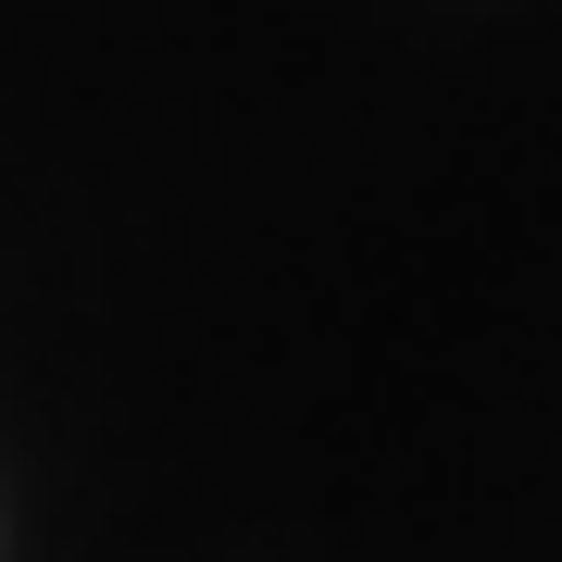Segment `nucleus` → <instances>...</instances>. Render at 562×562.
<instances>
[]
</instances>
